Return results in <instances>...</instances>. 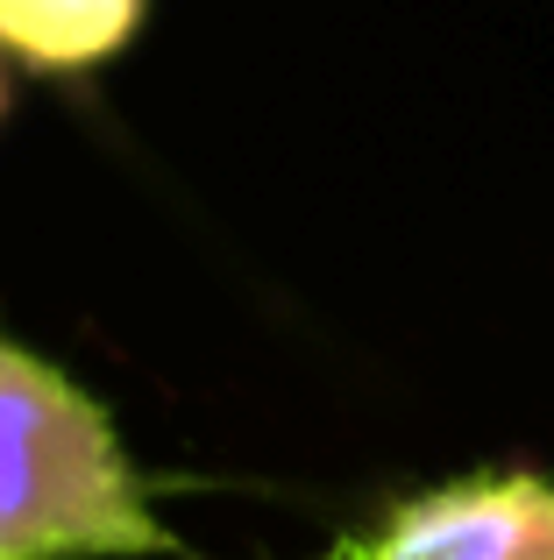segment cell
Returning a JSON list of instances; mask_svg holds the SVG:
<instances>
[{"label":"cell","mask_w":554,"mask_h":560,"mask_svg":"<svg viewBox=\"0 0 554 560\" xmlns=\"http://www.w3.org/2000/svg\"><path fill=\"white\" fill-rule=\"evenodd\" d=\"M0 107H8V93H0Z\"/></svg>","instance_id":"cell-5"},{"label":"cell","mask_w":554,"mask_h":560,"mask_svg":"<svg viewBox=\"0 0 554 560\" xmlns=\"http://www.w3.org/2000/svg\"><path fill=\"white\" fill-rule=\"evenodd\" d=\"M142 28V0H0V50L36 71H85Z\"/></svg>","instance_id":"cell-3"},{"label":"cell","mask_w":554,"mask_h":560,"mask_svg":"<svg viewBox=\"0 0 554 560\" xmlns=\"http://www.w3.org/2000/svg\"><path fill=\"white\" fill-rule=\"evenodd\" d=\"M320 560H370V539H334Z\"/></svg>","instance_id":"cell-4"},{"label":"cell","mask_w":554,"mask_h":560,"mask_svg":"<svg viewBox=\"0 0 554 560\" xmlns=\"http://www.w3.org/2000/svg\"><path fill=\"white\" fill-rule=\"evenodd\" d=\"M370 560H554V482L462 476L419 490L370 533Z\"/></svg>","instance_id":"cell-2"},{"label":"cell","mask_w":554,"mask_h":560,"mask_svg":"<svg viewBox=\"0 0 554 560\" xmlns=\"http://www.w3.org/2000/svg\"><path fill=\"white\" fill-rule=\"evenodd\" d=\"M178 553L114 419L65 370L0 334V560Z\"/></svg>","instance_id":"cell-1"}]
</instances>
